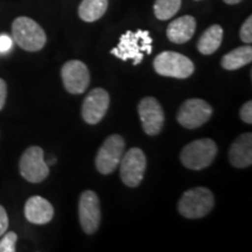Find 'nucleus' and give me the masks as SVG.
<instances>
[{"instance_id": "obj_23", "label": "nucleus", "mask_w": 252, "mask_h": 252, "mask_svg": "<svg viewBox=\"0 0 252 252\" xmlns=\"http://www.w3.org/2000/svg\"><path fill=\"white\" fill-rule=\"evenodd\" d=\"M239 116H241V119L247 124H252V102L251 100H248L247 103L244 104L241 108V111H239Z\"/></svg>"}, {"instance_id": "obj_4", "label": "nucleus", "mask_w": 252, "mask_h": 252, "mask_svg": "<svg viewBox=\"0 0 252 252\" xmlns=\"http://www.w3.org/2000/svg\"><path fill=\"white\" fill-rule=\"evenodd\" d=\"M215 198L208 188L196 187L189 189L182 195L178 203L179 213L186 219H201L213 210Z\"/></svg>"}, {"instance_id": "obj_18", "label": "nucleus", "mask_w": 252, "mask_h": 252, "mask_svg": "<svg viewBox=\"0 0 252 252\" xmlns=\"http://www.w3.org/2000/svg\"><path fill=\"white\" fill-rule=\"evenodd\" d=\"M252 61V47L245 45L238 47L222 58L220 64L225 70H238Z\"/></svg>"}, {"instance_id": "obj_6", "label": "nucleus", "mask_w": 252, "mask_h": 252, "mask_svg": "<svg viewBox=\"0 0 252 252\" xmlns=\"http://www.w3.org/2000/svg\"><path fill=\"white\" fill-rule=\"evenodd\" d=\"M125 140L122 135L112 134L104 141L96 156V168L104 175H109L116 171L124 156Z\"/></svg>"}, {"instance_id": "obj_24", "label": "nucleus", "mask_w": 252, "mask_h": 252, "mask_svg": "<svg viewBox=\"0 0 252 252\" xmlns=\"http://www.w3.org/2000/svg\"><path fill=\"white\" fill-rule=\"evenodd\" d=\"M8 229V216L5 208L0 204V237L7 231Z\"/></svg>"}, {"instance_id": "obj_17", "label": "nucleus", "mask_w": 252, "mask_h": 252, "mask_svg": "<svg viewBox=\"0 0 252 252\" xmlns=\"http://www.w3.org/2000/svg\"><path fill=\"white\" fill-rule=\"evenodd\" d=\"M223 39V28L220 25H213L203 32L198 39L197 49L201 54L212 55L220 48Z\"/></svg>"}, {"instance_id": "obj_9", "label": "nucleus", "mask_w": 252, "mask_h": 252, "mask_svg": "<svg viewBox=\"0 0 252 252\" xmlns=\"http://www.w3.org/2000/svg\"><path fill=\"white\" fill-rule=\"evenodd\" d=\"M213 115V108L206 100L200 98H191L186 100L179 110L178 118L179 124L185 128H197L209 121Z\"/></svg>"}, {"instance_id": "obj_27", "label": "nucleus", "mask_w": 252, "mask_h": 252, "mask_svg": "<svg viewBox=\"0 0 252 252\" xmlns=\"http://www.w3.org/2000/svg\"><path fill=\"white\" fill-rule=\"evenodd\" d=\"M223 1L228 5H236V4H238V2L243 1V0H223Z\"/></svg>"}, {"instance_id": "obj_5", "label": "nucleus", "mask_w": 252, "mask_h": 252, "mask_svg": "<svg viewBox=\"0 0 252 252\" xmlns=\"http://www.w3.org/2000/svg\"><path fill=\"white\" fill-rule=\"evenodd\" d=\"M153 67L158 74L165 77L185 80L194 72V63L187 56L176 52H162L154 59Z\"/></svg>"}, {"instance_id": "obj_21", "label": "nucleus", "mask_w": 252, "mask_h": 252, "mask_svg": "<svg viewBox=\"0 0 252 252\" xmlns=\"http://www.w3.org/2000/svg\"><path fill=\"white\" fill-rule=\"evenodd\" d=\"M18 241V235L14 231L5 232L0 239V252H15V243Z\"/></svg>"}, {"instance_id": "obj_3", "label": "nucleus", "mask_w": 252, "mask_h": 252, "mask_svg": "<svg viewBox=\"0 0 252 252\" xmlns=\"http://www.w3.org/2000/svg\"><path fill=\"white\" fill-rule=\"evenodd\" d=\"M216 156V143L209 138H204L186 145L180 153V160L186 168L201 171L212 165Z\"/></svg>"}, {"instance_id": "obj_26", "label": "nucleus", "mask_w": 252, "mask_h": 252, "mask_svg": "<svg viewBox=\"0 0 252 252\" xmlns=\"http://www.w3.org/2000/svg\"><path fill=\"white\" fill-rule=\"evenodd\" d=\"M6 96H7V86H6V82L0 78V111L5 105Z\"/></svg>"}, {"instance_id": "obj_12", "label": "nucleus", "mask_w": 252, "mask_h": 252, "mask_svg": "<svg viewBox=\"0 0 252 252\" xmlns=\"http://www.w3.org/2000/svg\"><path fill=\"white\" fill-rule=\"evenodd\" d=\"M138 113L143 130L149 135H157L162 130L165 115L161 104L154 97H145L138 104Z\"/></svg>"}, {"instance_id": "obj_1", "label": "nucleus", "mask_w": 252, "mask_h": 252, "mask_svg": "<svg viewBox=\"0 0 252 252\" xmlns=\"http://www.w3.org/2000/svg\"><path fill=\"white\" fill-rule=\"evenodd\" d=\"M152 42L147 31H127L121 36L118 46L111 50V54L123 61L133 60V65H138L143 61L145 53H152Z\"/></svg>"}, {"instance_id": "obj_22", "label": "nucleus", "mask_w": 252, "mask_h": 252, "mask_svg": "<svg viewBox=\"0 0 252 252\" xmlns=\"http://www.w3.org/2000/svg\"><path fill=\"white\" fill-rule=\"evenodd\" d=\"M239 36H241V40L243 41L244 43H247V45H251L252 42V17L251 15L244 21V24L242 25L241 31H239Z\"/></svg>"}, {"instance_id": "obj_10", "label": "nucleus", "mask_w": 252, "mask_h": 252, "mask_svg": "<svg viewBox=\"0 0 252 252\" xmlns=\"http://www.w3.org/2000/svg\"><path fill=\"white\" fill-rule=\"evenodd\" d=\"M61 77L65 90L72 94H83L90 83L89 69L78 60H71L63 64Z\"/></svg>"}, {"instance_id": "obj_7", "label": "nucleus", "mask_w": 252, "mask_h": 252, "mask_svg": "<svg viewBox=\"0 0 252 252\" xmlns=\"http://www.w3.org/2000/svg\"><path fill=\"white\" fill-rule=\"evenodd\" d=\"M20 174L32 184H39L49 175V166L45 160L43 150L39 146H31L25 151L19 161Z\"/></svg>"}, {"instance_id": "obj_2", "label": "nucleus", "mask_w": 252, "mask_h": 252, "mask_svg": "<svg viewBox=\"0 0 252 252\" xmlns=\"http://www.w3.org/2000/svg\"><path fill=\"white\" fill-rule=\"evenodd\" d=\"M12 37L26 52H39L45 47L47 35L36 21L27 17H19L12 24Z\"/></svg>"}, {"instance_id": "obj_25", "label": "nucleus", "mask_w": 252, "mask_h": 252, "mask_svg": "<svg viewBox=\"0 0 252 252\" xmlns=\"http://www.w3.org/2000/svg\"><path fill=\"white\" fill-rule=\"evenodd\" d=\"M13 46V40L6 34H0V54L7 53Z\"/></svg>"}, {"instance_id": "obj_11", "label": "nucleus", "mask_w": 252, "mask_h": 252, "mask_svg": "<svg viewBox=\"0 0 252 252\" xmlns=\"http://www.w3.org/2000/svg\"><path fill=\"white\" fill-rule=\"evenodd\" d=\"M78 217L83 231L93 235L100 223L99 198L93 190L83 191L78 201Z\"/></svg>"}, {"instance_id": "obj_13", "label": "nucleus", "mask_w": 252, "mask_h": 252, "mask_svg": "<svg viewBox=\"0 0 252 252\" xmlns=\"http://www.w3.org/2000/svg\"><path fill=\"white\" fill-rule=\"evenodd\" d=\"M110 105V96L103 88L91 90L82 105V117L90 125H96L105 117Z\"/></svg>"}, {"instance_id": "obj_8", "label": "nucleus", "mask_w": 252, "mask_h": 252, "mask_svg": "<svg viewBox=\"0 0 252 252\" xmlns=\"http://www.w3.org/2000/svg\"><path fill=\"white\" fill-rule=\"evenodd\" d=\"M119 166L123 184L131 188L138 187L146 171V157L140 149L133 147L124 153Z\"/></svg>"}, {"instance_id": "obj_19", "label": "nucleus", "mask_w": 252, "mask_h": 252, "mask_svg": "<svg viewBox=\"0 0 252 252\" xmlns=\"http://www.w3.org/2000/svg\"><path fill=\"white\" fill-rule=\"evenodd\" d=\"M108 0H82L78 6V15L86 23H94L105 14Z\"/></svg>"}, {"instance_id": "obj_15", "label": "nucleus", "mask_w": 252, "mask_h": 252, "mask_svg": "<svg viewBox=\"0 0 252 252\" xmlns=\"http://www.w3.org/2000/svg\"><path fill=\"white\" fill-rule=\"evenodd\" d=\"M230 163L236 168L252 165V134L250 132L238 135L229 150Z\"/></svg>"}, {"instance_id": "obj_20", "label": "nucleus", "mask_w": 252, "mask_h": 252, "mask_svg": "<svg viewBox=\"0 0 252 252\" xmlns=\"http://www.w3.org/2000/svg\"><path fill=\"white\" fill-rule=\"evenodd\" d=\"M181 7V0H156L153 5L154 14L159 20H169L178 13Z\"/></svg>"}, {"instance_id": "obj_14", "label": "nucleus", "mask_w": 252, "mask_h": 252, "mask_svg": "<svg viewBox=\"0 0 252 252\" xmlns=\"http://www.w3.org/2000/svg\"><path fill=\"white\" fill-rule=\"evenodd\" d=\"M25 217L33 224H47L54 217V208L41 196H32L25 204Z\"/></svg>"}, {"instance_id": "obj_28", "label": "nucleus", "mask_w": 252, "mask_h": 252, "mask_svg": "<svg viewBox=\"0 0 252 252\" xmlns=\"http://www.w3.org/2000/svg\"><path fill=\"white\" fill-rule=\"evenodd\" d=\"M196 1H197V0H196Z\"/></svg>"}, {"instance_id": "obj_16", "label": "nucleus", "mask_w": 252, "mask_h": 252, "mask_svg": "<svg viewBox=\"0 0 252 252\" xmlns=\"http://www.w3.org/2000/svg\"><path fill=\"white\" fill-rule=\"evenodd\" d=\"M196 30V20L191 15H184L175 20H173L167 27L166 34L168 40L173 43H181L188 42L191 39Z\"/></svg>"}]
</instances>
